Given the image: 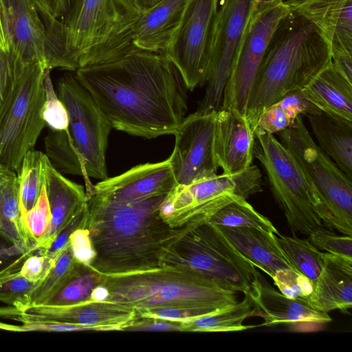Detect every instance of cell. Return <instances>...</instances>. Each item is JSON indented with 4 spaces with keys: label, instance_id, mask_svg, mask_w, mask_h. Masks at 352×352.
<instances>
[{
    "label": "cell",
    "instance_id": "35",
    "mask_svg": "<svg viewBox=\"0 0 352 352\" xmlns=\"http://www.w3.org/2000/svg\"><path fill=\"white\" fill-rule=\"evenodd\" d=\"M104 279V274L80 264L72 278L47 304L67 305L87 301L93 289L102 285Z\"/></svg>",
    "mask_w": 352,
    "mask_h": 352
},
{
    "label": "cell",
    "instance_id": "44",
    "mask_svg": "<svg viewBox=\"0 0 352 352\" xmlns=\"http://www.w3.org/2000/svg\"><path fill=\"white\" fill-rule=\"evenodd\" d=\"M56 261L44 254H29L23 261L19 272L27 280L37 283L48 273Z\"/></svg>",
    "mask_w": 352,
    "mask_h": 352
},
{
    "label": "cell",
    "instance_id": "8",
    "mask_svg": "<svg viewBox=\"0 0 352 352\" xmlns=\"http://www.w3.org/2000/svg\"><path fill=\"white\" fill-rule=\"evenodd\" d=\"M278 135L312 184L321 203L322 221L352 236V179L314 140L302 115Z\"/></svg>",
    "mask_w": 352,
    "mask_h": 352
},
{
    "label": "cell",
    "instance_id": "37",
    "mask_svg": "<svg viewBox=\"0 0 352 352\" xmlns=\"http://www.w3.org/2000/svg\"><path fill=\"white\" fill-rule=\"evenodd\" d=\"M50 71L45 68L43 72L45 97L41 115L45 125L51 130H66L69 125L68 113L64 103L55 92Z\"/></svg>",
    "mask_w": 352,
    "mask_h": 352
},
{
    "label": "cell",
    "instance_id": "19",
    "mask_svg": "<svg viewBox=\"0 0 352 352\" xmlns=\"http://www.w3.org/2000/svg\"><path fill=\"white\" fill-rule=\"evenodd\" d=\"M253 304V316L263 319L261 326L287 324L291 327L302 325H322L332 320L328 313L322 311L307 301L294 300L272 287L256 271L249 292Z\"/></svg>",
    "mask_w": 352,
    "mask_h": 352
},
{
    "label": "cell",
    "instance_id": "24",
    "mask_svg": "<svg viewBox=\"0 0 352 352\" xmlns=\"http://www.w3.org/2000/svg\"><path fill=\"white\" fill-rule=\"evenodd\" d=\"M188 0H162L142 12L133 43L138 50L164 54L175 35Z\"/></svg>",
    "mask_w": 352,
    "mask_h": 352
},
{
    "label": "cell",
    "instance_id": "43",
    "mask_svg": "<svg viewBox=\"0 0 352 352\" xmlns=\"http://www.w3.org/2000/svg\"><path fill=\"white\" fill-rule=\"evenodd\" d=\"M69 245L76 261L90 266L96 253L89 232L86 228H78L69 236Z\"/></svg>",
    "mask_w": 352,
    "mask_h": 352
},
{
    "label": "cell",
    "instance_id": "31",
    "mask_svg": "<svg viewBox=\"0 0 352 352\" xmlns=\"http://www.w3.org/2000/svg\"><path fill=\"white\" fill-rule=\"evenodd\" d=\"M80 265L74 259L69 242L48 273L34 287L29 307L47 304L72 278Z\"/></svg>",
    "mask_w": 352,
    "mask_h": 352
},
{
    "label": "cell",
    "instance_id": "13",
    "mask_svg": "<svg viewBox=\"0 0 352 352\" xmlns=\"http://www.w3.org/2000/svg\"><path fill=\"white\" fill-rule=\"evenodd\" d=\"M220 0H188L180 24L164 54L188 90L206 84Z\"/></svg>",
    "mask_w": 352,
    "mask_h": 352
},
{
    "label": "cell",
    "instance_id": "3",
    "mask_svg": "<svg viewBox=\"0 0 352 352\" xmlns=\"http://www.w3.org/2000/svg\"><path fill=\"white\" fill-rule=\"evenodd\" d=\"M142 12L133 0H75L67 14L45 25L46 67L76 71L136 50Z\"/></svg>",
    "mask_w": 352,
    "mask_h": 352
},
{
    "label": "cell",
    "instance_id": "46",
    "mask_svg": "<svg viewBox=\"0 0 352 352\" xmlns=\"http://www.w3.org/2000/svg\"><path fill=\"white\" fill-rule=\"evenodd\" d=\"M21 332H72L90 331L87 327L67 322L52 321H31L21 323Z\"/></svg>",
    "mask_w": 352,
    "mask_h": 352
},
{
    "label": "cell",
    "instance_id": "33",
    "mask_svg": "<svg viewBox=\"0 0 352 352\" xmlns=\"http://www.w3.org/2000/svg\"><path fill=\"white\" fill-rule=\"evenodd\" d=\"M276 239L295 269L307 276L315 287L323 266L324 253L308 239L280 234Z\"/></svg>",
    "mask_w": 352,
    "mask_h": 352
},
{
    "label": "cell",
    "instance_id": "11",
    "mask_svg": "<svg viewBox=\"0 0 352 352\" xmlns=\"http://www.w3.org/2000/svg\"><path fill=\"white\" fill-rule=\"evenodd\" d=\"M45 69L38 62L23 63L15 96L0 123V164L14 172L46 126L41 115Z\"/></svg>",
    "mask_w": 352,
    "mask_h": 352
},
{
    "label": "cell",
    "instance_id": "4",
    "mask_svg": "<svg viewBox=\"0 0 352 352\" xmlns=\"http://www.w3.org/2000/svg\"><path fill=\"white\" fill-rule=\"evenodd\" d=\"M331 63L330 48L320 30L290 10L270 38L250 91L246 117L253 131L265 109L305 87Z\"/></svg>",
    "mask_w": 352,
    "mask_h": 352
},
{
    "label": "cell",
    "instance_id": "25",
    "mask_svg": "<svg viewBox=\"0 0 352 352\" xmlns=\"http://www.w3.org/2000/svg\"><path fill=\"white\" fill-rule=\"evenodd\" d=\"M218 228L245 258L271 278L279 270H296L275 234L252 228Z\"/></svg>",
    "mask_w": 352,
    "mask_h": 352
},
{
    "label": "cell",
    "instance_id": "50",
    "mask_svg": "<svg viewBox=\"0 0 352 352\" xmlns=\"http://www.w3.org/2000/svg\"><path fill=\"white\" fill-rule=\"evenodd\" d=\"M109 295L107 288L103 285H99L93 289L90 299L95 301H104L107 300Z\"/></svg>",
    "mask_w": 352,
    "mask_h": 352
},
{
    "label": "cell",
    "instance_id": "2",
    "mask_svg": "<svg viewBox=\"0 0 352 352\" xmlns=\"http://www.w3.org/2000/svg\"><path fill=\"white\" fill-rule=\"evenodd\" d=\"M165 197L116 203L87 196L85 228L96 253L90 267L104 275L161 267L171 245L192 230L172 228L162 219Z\"/></svg>",
    "mask_w": 352,
    "mask_h": 352
},
{
    "label": "cell",
    "instance_id": "12",
    "mask_svg": "<svg viewBox=\"0 0 352 352\" xmlns=\"http://www.w3.org/2000/svg\"><path fill=\"white\" fill-rule=\"evenodd\" d=\"M290 8L283 0H260L248 23L219 109L233 108L246 116L247 105L256 73L270 38Z\"/></svg>",
    "mask_w": 352,
    "mask_h": 352
},
{
    "label": "cell",
    "instance_id": "17",
    "mask_svg": "<svg viewBox=\"0 0 352 352\" xmlns=\"http://www.w3.org/2000/svg\"><path fill=\"white\" fill-rule=\"evenodd\" d=\"M177 185L168 157L160 162L139 164L107 177L86 193L104 201L127 203L165 197Z\"/></svg>",
    "mask_w": 352,
    "mask_h": 352
},
{
    "label": "cell",
    "instance_id": "34",
    "mask_svg": "<svg viewBox=\"0 0 352 352\" xmlns=\"http://www.w3.org/2000/svg\"><path fill=\"white\" fill-rule=\"evenodd\" d=\"M209 222L218 226L252 228L279 234L270 220L256 211L243 198L223 206L211 217Z\"/></svg>",
    "mask_w": 352,
    "mask_h": 352
},
{
    "label": "cell",
    "instance_id": "22",
    "mask_svg": "<svg viewBox=\"0 0 352 352\" xmlns=\"http://www.w3.org/2000/svg\"><path fill=\"white\" fill-rule=\"evenodd\" d=\"M45 188L51 219L46 232L34 243L32 254L45 252L57 235L87 204V195L84 188L64 177L50 160L45 166Z\"/></svg>",
    "mask_w": 352,
    "mask_h": 352
},
{
    "label": "cell",
    "instance_id": "47",
    "mask_svg": "<svg viewBox=\"0 0 352 352\" xmlns=\"http://www.w3.org/2000/svg\"><path fill=\"white\" fill-rule=\"evenodd\" d=\"M127 331H182L180 322L140 318Z\"/></svg>",
    "mask_w": 352,
    "mask_h": 352
},
{
    "label": "cell",
    "instance_id": "15",
    "mask_svg": "<svg viewBox=\"0 0 352 352\" xmlns=\"http://www.w3.org/2000/svg\"><path fill=\"white\" fill-rule=\"evenodd\" d=\"M0 318L21 323L31 321L72 323L86 327L90 331H127L140 317L131 306L89 299L67 305H32L22 311L8 305L0 307Z\"/></svg>",
    "mask_w": 352,
    "mask_h": 352
},
{
    "label": "cell",
    "instance_id": "16",
    "mask_svg": "<svg viewBox=\"0 0 352 352\" xmlns=\"http://www.w3.org/2000/svg\"><path fill=\"white\" fill-rule=\"evenodd\" d=\"M217 111L197 110L174 133L175 146L169 159L178 185L217 174L214 148Z\"/></svg>",
    "mask_w": 352,
    "mask_h": 352
},
{
    "label": "cell",
    "instance_id": "23",
    "mask_svg": "<svg viewBox=\"0 0 352 352\" xmlns=\"http://www.w3.org/2000/svg\"><path fill=\"white\" fill-rule=\"evenodd\" d=\"M309 303L324 312L349 313L352 307V257L324 253Z\"/></svg>",
    "mask_w": 352,
    "mask_h": 352
},
{
    "label": "cell",
    "instance_id": "26",
    "mask_svg": "<svg viewBox=\"0 0 352 352\" xmlns=\"http://www.w3.org/2000/svg\"><path fill=\"white\" fill-rule=\"evenodd\" d=\"M301 91L320 111L352 123V83L336 71L332 62Z\"/></svg>",
    "mask_w": 352,
    "mask_h": 352
},
{
    "label": "cell",
    "instance_id": "29",
    "mask_svg": "<svg viewBox=\"0 0 352 352\" xmlns=\"http://www.w3.org/2000/svg\"><path fill=\"white\" fill-rule=\"evenodd\" d=\"M23 214L16 175L0 190V236L12 244H23L32 250L34 243L26 229Z\"/></svg>",
    "mask_w": 352,
    "mask_h": 352
},
{
    "label": "cell",
    "instance_id": "1",
    "mask_svg": "<svg viewBox=\"0 0 352 352\" xmlns=\"http://www.w3.org/2000/svg\"><path fill=\"white\" fill-rule=\"evenodd\" d=\"M75 77L118 131L151 139L174 134L186 118L188 89L164 54L134 50Z\"/></svg>",
    "mask_w": 352,
    "mask_h": 352
},
{
    "label": "cell",
    "instance_id": "53",
    "mask_svg": "<svg viewBox=\"0 0 352 352\" xmlns=\"http://www.w3.org/2000/svg\"><path fill=\"white\" fill-rule=\"evenodd\" d=\"M0 49L7 50L6 42L4 36V33L3 30L2 23H1V3H0Z\"/></svg>",
    "mask_w": 352,
    "mask_h": 352
},
{
    "label": "cell",
    "instance_id": "5",
    "mask_svg": "<svg viewBox=\"0 0 352 352\" xmlns=\"http://www.w3.org/2000/svg\"><path fill=\"white\" fill-rule=\"evenodd\" d=\"M102 285L109 291L107 300L136 311L161 307L219 310L237 302L236 292L179 265L104 275Z\"/></svg>",
    "mask_w": 352,
    "mask_h": 352
},
{
    "label": "cell",
    "instance_id": "28",
    "mask_svg": "<svg viewBox=\"0 0 352 352\" xmlns=\"http://www.w3.org/2000/svg\"><path fill=\"white\" fill-rule=\"evenodd\" d=\"M243 300L229 307L210 314L181 321L182 331L226 332L244 331L254 326H248L243 322L253 316V304L249 292Z\"/></svg>",
    "mask_w": 352,
    "mask_h": 352
},
{
    "label": "cell",
    "instance_id": "48",
    "mask_svg": "<svg viewBox=\"0 0 352 352\" xmlns=\"http://www.w3.org/2000/svg\"><path fill=\"white\" fill-rule=\"evenodd\" d=\"M75 0H58L54 18L61 20L69 11Z\"/></svg>",
    "mask_w": 352,
    "mask_h": 352
},
{
    "label": "cell",
    "instance_id": "7",
    "mask_svg": "<svg viewBox=\"0 0 352 352\" xmlns=\"http://www.w3.org/2000/svg\"><path fill=\"white\" fill-rule=\"evenodd\" d=\"M162 265L190 268L224 289L244 294L250 292L257 271L209 221L179 236L166 252Z\"/></svg>",
    "mask_w": 352,
    "mask_h": 352
},
{
    "label": "cell",
    "instance_id": "40",
    "mask_svg": "<svg viewBox=\"0 0 352 352\" xmlns=\"http://www.w3.org/2000/svg\"><path fill=\"white\" fill-rule=\"evenodd\" d=\"M23 219L26 229L34 245L47 230L51 219L45 186L35 205L24 213Z\"/></svg>",
    "mask_w": 352,
    "mask_h": 352
},
{
    "label": "cell",
    "instance_id": "21",
    "mask_svg": "<svg viewBox=\"0 0 352 352\" xmlns=\"http://www.w3.org/2000/svg\"><path fill=\"white\" fill-rule=\"evenodd\" d=\"M286 4L312 22L330 48L331 60L352 56V0H287Z\"/></svg>",
    "mask_w": 352,
    "mask_h": 352
},
{
    "label": "cell",
    "instance_id": "49",
    "mask_svg": "<svg viewBox=\"0 0 352 352\" xmlns=\"http://www.w3.org/2000/svg\"><path fill=\"white\" fill-rule=\"evenodd\" d=\"M16 177L15 172L0 164V190L11 180Z\"/></svg>",
    "mask_w": 352,
    "mask_h": 352
},
{
    "label": "cell",
    "instance_id": "20",
    "mask_svg": "<svg viewBox=\"0 0 352 352\" xmlns=\"http://www.w3.org/2000/svg\"><path fill=\"white\" fill-rule=\"evenodd\" d=\"M255 142L254 131L245 116L233 108L217 111L214 148L223 173H236L250 166Z\"/></svg>",
    "mask_w": 352,
    "mask_h": 352
},
{
    "label": "cell",
    "instance_id": "52",
    "mask_svg": "<svg viewBox=\"0 0 352 352\" xmlns=\"http://www.w3.org/2000/svg\"><path fill=\"white\" fill-rule=\"evenodd\" d=\"M0 330L8 331L12 332H21V327L20 325L7 324L0 321Z\"/></svg>",
    "mask_w": 352,
    "mask_h": 352
},
{
    "label": "cell",
    "instance_id": "39",
    "mask_svg": "<svg viewBox=\"0 0 352 352\" xmlns=\"http://www.w3.org/2000/svg\"><path fill=\"white\" fill-rule=\"evenodd\" d=\"M36 285L16 271L0 284V301L18 310H24L30 305L31 293Z\"/></svg>",
    "mask_w": 352,
    "mask_h": 352
},
{
    "label": "cell",
    "instance_id": "27",
    "mask_svg": "<svg viewBox=\"0 0 352 352\" xmlns=\"http://www.w3.org/2000/svg\"><path fill=\"white\" fill-rule=\"evenodd\" d=\"M305 116L317 144L352 179V123L322 111Z\"/></svg>",
    "mask_w": 352,
    "mask_h": 352
},
{
    "label": "cell",
    "instance_id": "30",
    "mask_svg": "<svg viewBox=\"0 0 352 352\" xmlns=\"http://www.w3.org/2000/svg\"><path fill=\"white\" fill-rule=\"evenodd\" d=\"M320 111L303 95L301 89L292 91L271 104L261 114L257 127L274 134L292 126L298 116Z\"/></svg>",
    "mask_w": 352,
    "mask_h": 352
},
{
    "label": "cell",
    "instance_id": "6",
    "mask_svg": "<svg viewBox=\"0 0 352 352\" xmlns=\"http://www.w3.org/2000/svg\"><path fill=\"white\" fill-rule=\"evenodd\" d=\"M254 157L261 164L272 195L293 232L309 235L322 226L318 196L293 154L275 136L254 131Z\"/></svg>",
    "mask_w": 352,
    "mask_h": 352
},
{
    "label": "cell",
    "instance_id": "9",
    "mask_svg": "<svg viewBox=\"0 0 352 352\" xmlns=\"http://www.w3.org/2000/svg\"><path fill=\"white\" fill-rule=\"evenodd\" d=\"M263 184L261 170L253 164L236 173H222L188 185L177 184L162 202L160 214L172 228L192 229L209 221L227 204L263 191Z\"/></svg>",
    "mask_w": 352,
    "mask_h": 352
},
{
    "label": "cell",
    "instance_id": "32",
    "mask_svg": "<svg viewBox=\"0 0 352 352\" xmlns=\"http://www.w3.org/2000/svg\"><path fill=\"white\" fill-rule=\"evenodd\" d=\"M48 157L39 151L32 149L24 155L17 171L21 202L23 212L36 203L45 186V171Z\"/></svg>",
    "mask_w": 352,
    "mask_h": 352
},
{
    "label": "cell",
    "instance_id": "41",
    "mask_svg": "<svg viewBox=\"0 0 352 352\" xmlns=\"http://www.w3.org/2000/svg\"><path fill=\"white\" fill-rule=\"evenodd\" d=\"M309 241L327 253L352 257V236L339 235L322 226L312 231Z\"/></svg>",
    "mask_w": 352,
    "mask_h": 352
},
{
    "label": "cell",
    "instance_id": "10",
    "mask_svg": "<svg viewBox=\"0 0 352 352\" xmlns=\"http://www.w3.org/2000/svg\"><path fill=\"white\" fill-rule=\"evenodd\" d=\"M58 97L69 117V144L85 172L86 192L93 185L89 177L107 178L106 153L111 122L75 76L66 74L58 82Z\"/></svg>",
    "mask_w": 352,
    "mask_h": 352
},
{
    "label": "cell",
    "instance_id": "36",
    "mask_svg": "<svg viewBox=\"0 0 352 352\" xmlns=\"http://www.w3.org/2000/svg\"><path fill=\"white\" fill-rule=\"evenodd\" d=\"M23 62L0 49V123L15 96Z\"/></svg>",
    "mask_w": 352,
    "mask_h": 352
},
{
    "label": "cell",
    "instance_id": "51",
    "mask_svg": "<svg viewBox=\"0 0 352 352\" xmlns=\"http://www.w3.org/2000/svg\"><path fill=\"white\" fill-rule=\"evenodd\" d=\"M138 8L142 12L155 6L162 0H133Z\"/></svg>",
    "mask_w": 352,
    "mask_h": 352
},
{
    "label": "cell",
    "instance_id": "18",
    "mask_svg": "<svg viewBox=\"0 0 352 352\" xmlns=\"http://www.w3.org/2000/svg\"><path fill=\"white\" fill-rule=\"evenodd\" d=\"M0 3L7 50L24 63L38 62L45 67L46 30L36 0Z\"/></svg>",
    "mask_w": 352,
    "mask_h": 352
},
{
    "label": "cell",
    "instance_id": "38",
    "mask_svg": "<svg viewBox=\"0 0 352 352\" xmlns=\"http://www.w3.org/2000/svg\"><path fill=\"white\" fill-rule=\"evenodd\" d=\"M272 278L279 292L291 299L309 302L314 291V283L296 270H279Z\"/></svg>",
    "mask_w": 352,
    "mask_h": 352
},
{
    "label": "cell",
    "instance_id": "42",
    "mask_svg": "<svg viewBox=\"0 0 352 352\" xmlns=\"http://www.w3.org/2000/svg\"><path fill=\"white\" fill-rule=\"evenodd\" d=\"M32 251L30 247L12 244L0 236V284L11 274L19 270Z\"/></svg>",
    "mask_w": 352,
    "mask_h": 352
},
{
    "label": "cell",
    "instance_id": "45",
    "mask_svg": "<svg viewBox=\"0 0 352 352\" xmlns=\"http://www.w3.org/2000/svg\"><path fill=\"white\" fill-rule=\"evenodd\" d=\"M87 206L57 235L51 246L43 254L56 261L69 245V236L78 228H85L87 221Z\"/></svg>",
    "mask_w": 352,
    "mask_h": 352
},
{
    "label": "cell",
    "instance_id": "14",
    "mask_svg": "<svg viewBox=\"0 0 352 352\" xmlns=\"http://www.w3.org/2000/svg\"><path fill=\"white\" fill-rule=\"evenodd\" d=\"M260 0H222L218 9L206 89L197 110L220 109L223 89L251 14Z\"/></svg>",
    "mask_w": 352,
    "mask_h": 352
}]
</instances>
